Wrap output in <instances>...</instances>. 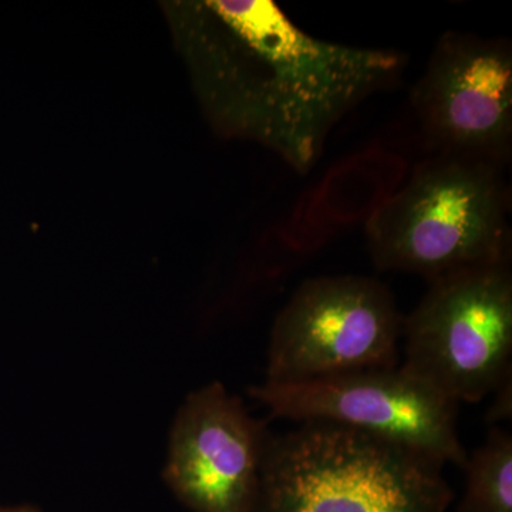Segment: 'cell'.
<instances>
[{"instance_id": "cell-1", "label": "cell", "mask_w": 512, "mask_h": 512, "mask_svg": "<svg viewBox=\"0 0 512 512\" xmlns=\"http://www.w3.org/2000/svg\"><path fill=\"white\" fill-rule=\"evenodd\" d=\"M200 10L198 60L211 109L299 174L318 164L336 124L407 66L397 50L311 36L271 0H210Z\"/></svg>"}, {"instance_id": "cell-2", "label": "cell", "mask_w": 512, "mask_h": 512, "mask_svg": "<svg viewBox=\"0 0 512 512\" xmlns=\"http://www.w3.org/2000/svg\"><path fill=\"white\" fill-rule=\"evenodd\" d=\"M443 468L403 444L306 421L266 437L256 512H446Z\"/></svg>"}, {"instance_id": "cell-3", "label": "cell", "mask_w": 512, "mask_h": 512, "mask_svg": "<svg viewBox=\"0 0 512 512\" xmlns=\"http://www.w3.org/2000/svg\"><path fill=\"white\" fill-rule=\"evenodd\" d=\"M510 191L494 165L433 156L380 202L366 239L380 271L447 276L510 265Z\"/></svg>"}, {"instance_id": "cell-4", "label": "cell", "mask_w": 512, "mask_h": 512, "mask_svg": "<svg viewBox=\"0 0 512 512\" xmlns=\"http://www.w3.org/2000/svg\"><path fill=\"white\" fill-rule=\"evenodd\" d=\"M403 369L451 402L478 403L512 372L510 265L447 276L403 318Z\"/></svg>"}, {"instance_id": "cell-5", "label": "cell", "mask_w": 512, "mask_h": 512, "mask_svg": "<svg viewBox=\"0 0 512 512\" xmlns=\"http://www.w3.org/2000/svg\"><path fill=\"white\" fill-rule=\"evenodd\" d=\"M403 316L375 278L319 276L303 282L276 316L265 382H306L399 366Z\"/></svg>"}, {"instance_id": "cell-6", "label": "cell", "mask_w": 512, "mask_h": 512, "mask_svg": "<svg viewBox=\"0 0 512 512\" xmlns=\"http://www.w3.org/2000/svg\"><path fill=\"white\" fill-rule=\"evenodd\" d=\"M249 396L281 419L325 421L373 434L464 467L458 404L402 366L373 367L306 382H264Z\"/></svg>"}, {"instance_id": "cell-7", "label": "cell", "mask_w": 512, "mask_h": 512, "mask_svg": "<svg viewBox=\"0 0 512 512\" xmlns=\"http://www.w3.org/2000/svg\"><path fill=\"white\" fill-rule=\"evenodd\" d=\"M434 156L503 170L512 153V47L505 39L446 32L412 92Z\"/></svg>"}, {"instance_id": "cell-8", "label": "cell", "mask_w": 512, "mask_h": 512, "mask_svg": "<svg viewBox=\"0 0 512 512\" xmlns=\"http://www.w3.org/2000/svg\"><path fill=\"white\" fill-rule=\"evenodd\" d=\"M268 434L224 384H205L175 416L165 483L194 512H256Z\"/></svg>"}, {"instance_id": "cell-9", "label": "cell", "mask_w": 512, "mask_h": 512, "mask_svg": "<svg viewBox=\"0 0 512 512\" xmlns=\"http://www.w3.org/2000/svg\"><path fill=\"white\" fill-rule=\"evenodd\" d=\"M463 468L466 491L458 512H512V436L508 431L491 427Z\"/></svg>"}, {"instance_id": "cell-10", "label": "cell", "mask_w": 512, "mask_h": 512, "mask_svg": "<svg viewBox=\"0 0 512 512\" xmlns=\"http://www.w3.org/2000/svg\"><path fill=\"white\" fill-rule=\"evenodd\" d=\"M491 394H493V402L485 414V420L494 427L503 421L511 420L512 417V372L501 380Z\"/></svg>"}, {"instance_id": "cell-11", "label": "cell", "mask_w": 512, "mask_h": 512, "mask_svg": "<svg viewBox=\"0 0 512 512\" xmlns=\"http://www.w3.org/2000/svg\"><path fill=\"white\" fill-rule=\"evenodd\" d=\"M0 512H42L32 505H19V507H0Z\"/></svg>"}]
</instances>
